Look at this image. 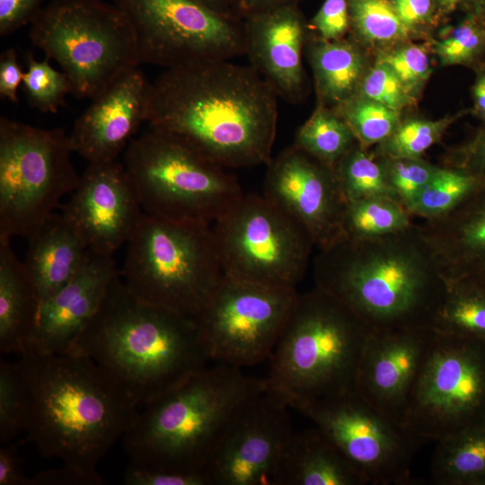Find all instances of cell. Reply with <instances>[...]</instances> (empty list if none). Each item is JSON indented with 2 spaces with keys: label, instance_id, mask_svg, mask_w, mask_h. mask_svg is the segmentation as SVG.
<instances>
[{
  "label": "cell",
  "instance_id": "f6af8a7d",
  "mask_svg": "<svg viewBox=\"0 0 485 485\" xmlns=\"http://www.w3.org/2000/svg\"><path fill=\"white\" fill-rule=\"evenodd\" d=\"M401 21L417 36L444 18L437 0H389Z\"/></svg>",
  "mask_w": 485,
  "mask_h": 485
},
{
  "label": "cell",
  "instance_id": "52a82bcc",
  "mask_svg": "<svg viewBox=\"0 0 485 485\" xmlns=\"http://www.w3.org/2000/svg\"><path fill=\"white\" fill-rule=\"evenodd\" d=\"M119 276L138 298L197 318L224 278L212 225L144 213Z\"/></svg>",
  "mask_w": 485,
  "mask_h": 485
},
{
  "label": "cell",
  "instance_id": "d6a6232c",
  "mask_svg": "<svg viewBox=\"0 0 485 485\" xmlns=\"http://www.w3.org/2000/svg\"><path fill=\"white\" fill-rule=\"evenodd\" d=\"M432 328L437 332L485 342V289L464 283H448Z\"/></svg>",
  "mask_w": 485,
  "mask_h": 485
},
{
  "label": "cell",
  "instance_id": "d590c367",
  "mask_svg": "<svg viewBox=\"0 0 485 485\" xmlns=\"http://www.w3.org/2000/svg\"><path fill=\"white\" fill-rule=\"evenodd\" d=\"M335 110L344 119L358 144L366 149L387 139L401 122V111L356 95Z\"/></svg>",
  "mask_w": 485,
  "mask_h": 485
},
{
  "label": "cell",
  "instance_id": "db71d44e",
  "mask_svg": "<svg viewBox=\"0 0 485 485\" xmlns=\"http://www.w3.org/2000/svg\"><path fill=\"white\" fill-rule=\"evenodd\" d=\"M205 8L230 19L242 20L238 0H191Z\"/></svg>",
  "mask_w": 485,
  "mask_h": 485
},
{
  "label": "cell",
  "instance_id": "83f0119b",
  "mask_svg": "<svg viewBox=\"0 0 485 485\" xmlns=\"http://www.w3.org/2000/svg\"><path fill=\"white\" fill-rule=\"evenodd\" d=\"M431 480L437 485H485V421L436 440Z\"/></svg>",
  "mask_w": 485,
  "mask_h": 485
},
{
  "label": "cell",
  "instance_id": "f546056e",
  "mask_svg": "<svg viewBox=\"0 0 485 485\" xmlns=\"http://www.w3.org/2000/svg\"><path fill=\"white\" fill-rule=\"evenodd\" d=\"M357 143L349 126L334 109L318 104L297 130L293 145L335 168Z\"/></svg>",
  "mask_w": 485,
  "mask_h": 485
},
{
  "label": "cell",
  "instance_id": "f35d334b",
  "mask_svg": "<svg viewBox=\"0 0 485 485\" xmlns=\"http://www.w3.org/2000/svg\"><path fill=\"white\" fill-rule=\"evenodd\" d=\"M28 397L17 363L0 361V442H11L25 431Z\"/></svg>",
  "mask_w": 485,
  "mask_h": 485
},
{
  "label": "cell",
  "instance_id": "ffe728a7",
  "mask_svg": "<svg viewBox=\"0 0 485 485\" xmlns=\"http://www.w3.org/2000/svg\"><path fill=\"white\" fill-rule=\"evenodd\" d=\"M152 83L132 67L101 93L75 122L69 136L74 153L88 161H115L147 122Z\"/></svg>",
  "mask_w": 485,
  "mask_h": 485
},
{
  "label": "cell",
  "instance_id": "e575fe53",
  "mask_svg": "<svg viewBox=\"0 0 485 485\" xmlns=\"http://www.w3.org/2000/svg\"><path fill=\"white\" fill-rule=\"evenodd\" d=\"M472 110L432 120L407 119L401 120L394 132L375 146V154L390 158H422L423 154L438 143L446 130L463 115Z\"/></svg>",
  "mask_w": 485,
  "mask_h": 485
},
{
  "label": "cell",
  "instance_id": "11a10c76",
  "mask_svg": "<svg viewBox=\"0 0 485 485\" xmlns=\"http://www.w3.org/2000/svg\"><path fill=\"white\" fill-rule=\"evenodd\" d=\"M463 7L485 26V0H466Z\"/></svg>",
  "mask_w": 485,
  "mask_h": 485
},
{
  "label": "cell",
  "instance_id": "f907efd6",
  "mask_svg": "<svg viewBox=\"0 0 485 485\" xmlns=\"http://www.w3.org/2000/svg\"><path fill=\"white\" fill-rule=\"evenodd\" d=\"M22 442H9L0 447V485H30L31 478L22 470L19 446Z\"/></svg>",
  "mask_w": 485,
  "mask_h": 485
},
{
  "label": "cell",
  "instance_id": "30bf717a",
  "mask_svg": "<svg viewBox=\"0 0 485 485\" xmlns=\"http://www.w3.org/2000/svg\"><path fill=\"white\" fill-rule=\"evenodd\" d=\"M69 136L2 117L0 237L28 239L76 188Z\"/></svg>",
  "mask_w": 485,
  "mask_h": 485
},
{
  "label": "cell",
  "instance_id": "8fae6325",
  "mask_svg": "<svg viewBox=\"0 0 485 485\" xmlns=\"http://www.w3.org/2000/svg\"><path fill=\"white\" fill-rule=\"evenodd\" d=\"M212 227L225 276L294 288L304 278L313 242L263 195H244Z\"/></svg>",
  "mask_w": 485,
  "mask_h": 485
},
{
  "label": "cell",
  "instance_id": "603a6c76",
  "mask_svg": "<svg viewBox=\"0 0 485 485\" xmlns=\"http://www.w3.org/2000/svg\"><path fill=\"white\" fill-rule=\"evenodd\" d=\"M419 225L447 284L485 289V183L453 212Z\"/></svg>",
  "mask_w": 485,
  "mask_h": 485
},
{
  "label": "cell",
  "instance_id": "7c38bea8",
  "mask_svg": "<svg viewBox=\"0 0 485 485\" xmlns=\"http://www.w3.org/2000/svg\"><path fill=\"white\" fill-rule=\"evenodd\" d=\"M483 421L485 342L436 331L405 428L419 439L436 441Z\"/></svg>",
  "mask_w": 485,
  "mask_h": 485
},
{
  "label": "cell",
  "instance_id": "60d3db41",
  "mask_svg": "<svg viewBox=\"0 0 485 485\" xmlns=\"http://www.w3.org/2000/svg\"><path fill=\"white\" fill-rule=\"evenodd\" d=\"M395 198L405 207L433 178L439 166L422 158L377 156Z\"/></svg>",
  "mask_w": 485,
  "mask_h": 485
},
{
  "label": "cell",
  "instance_id": "44dd1931",
  "mask_svg": "<svg viewBox=\"0 0 485 485\" xmlns=\"http://www.w3.org/2000/svg\"><path fill=\"white\" fill-rule=\"evenodd\" d=\"M119 276L113 255L89 249L77 272L40 303L26 352L57 354L69 351L99 311Z\"/></svg>",
  "mask_w": 485,
  "mask_h": 485
},
{
  "label": "cell",
  "instance_id": "1f68e13d",
  "mask_svg": "<svg viewBox=\"0 0 485 485\" xmlns=\"http://www.w3.org/2000/svg\"><path fill=\"white\" fill-rule=\"evenodd\" d=\"M399 201L387 197L348 201L341 223V234L348 239H371L406 230L414 223Z\"/></svg>",
  "mask_w": 485,
  "mask_h": 485
},
{
  "label": "cell",
  "instance_id": "ba28073f",
  "mask_svg": "<svg viewBox=\"0 0 485 485\" xmlns=\"http://www.w3.org/2000/svg\"><path fill=\"white\" fill-rule=\"evenodd\" d=\"M122 163L153 216L213 225L244 196L226 169L150 125L127 146Z\"/></svg>",
  "mask_w": 485,
  "mask_h": 485
},
{
  "label": "cell",
  "instance_id": "f5cc1de1",
  "mask_svg": "<svg viewBox=\"0 0 485 485\" xmlns=\"http://www.w3.org/2000/svg\"><path fill=\"white\" fill-rule=\"evenodd\" d=\"M303 0H238L241 18L269 9L289 5L299 4Z\"/></svg>",
  "mask_w": 485,
  "mask_h": 485
},
{
  "label": "cell",
  "instance_id": "bcb514c9",
  "mask_svg": "<svg viewBox=\"0 0 485 485\" xmlns=\"http://www.w3.org/2000/svg\"><path fill=\"white\" fill-rule=\"evenodd\" d=\"M446 164L485 177V125L468 142L450 152Z\"/></svg>",
  "mask_w": 485,
  "mask_h": 485
},
{
  "label": "cell",
  "instance_id": "681fc988",
  "mask_svg": "<svg viewBox=\"0 0 485 485\" xmlns=\"http://www.w3.org/2000/svg\"><path fill=\"white\" fill-rule=\"evenodd\" d=\"M24 72L18 62L13 48L2 53L0 57V96L12 102H18L17 91L22 84Z\"/></svg>",
  "mask_w": 485,
  "mask_h": 485
},
{
  "label": "cell",
  "instance_id": "e0dca14e",
  "mask_svg": "<svg viewBox=\"0 0 485 485\" xmlns=\"http://www.w3.org/2000/svg\"><path fill=\"white\" fill-rule=\"evenodd\" d=\"M267 166L262 195L301 225L317 250L341 238L347 199L335 168L293 144Z\"/></svg>",
  "mask_w": 485,
  "mask_h": 485
},
{
  "label": "cell",
  "instance_id": "4316f807",
  "mask_svg": "<svg viewBox=\"0 0 485 485\" xmlns=\"http://www.w3.org/2000/svg\"><path fill=\"white\" fill-rule=\"evenodd\" d=\"M11 240L0 237V352L28 350L40 301Z\"/></svg>",
  "mask_w": 485,
  "mask_h": 485
},
{
  "label": "cell",
  "instance_id": "7bdbcfd3",
  "mask_svg": "<svg viewBox=\"0 0 485 485\" xmlns=\"http://www.w3.org/2000/svg\"><path fill=\"white\" fill-rule=\"evenodd\" d=\"M122 483L126 485H212L206 471H178L130 463Z\"/></svg>",
  "mask_w": 485,
  "mask_h": 485
},
{
  "label": "cell",
  "instance_id": "4dcf8cb0",
  "mask_svg": "<svg viewBox=\"0 0 485 485\" xmlns=\"http://www.w3.org/2000/svg\"><path fill=\"white\" fill-rule=\"evenodd\" d=\"M349 33L363 48L380 51L417 35L401 21L389 0H348Z\"/></svg>",
  "mask_w": 485,
  "mask_h": 485
},
{
  "label": "cell",
  "instance_id": "2e32d148",
  "mask_svg": "<svg viewBox=\"0 0 485 485\" xmlns=\"http://www.w3.org/2000/svg\"><path fill=\"white\" fill-rule=\"evenodd\" d=\"M288 409L268 387L251 397L208 463L212 485H273L276 467L295 432Z\"/></svg>",
  "mask_w": 485,
  "mask_h": 485
},
{
  "label": "cell",
  "instance_id": "f1b7e54d",
  "mask_svg": "<svg viewBox=\"0 0 485 485\" xmlns=\"http://www.w3.org/2000/svg\"><path fill=\"white\" fill-rule=\"evenodd\" d=\"M485 183V177L464 168L446 164L440 167L407 205L411 216L423 220L439 218L455 210Z\"/></svg>",
  "mask_w": 485,
  "mask_h": 485
},
{
  "label": "cell",
  "instance_id": "6da1fadb",
  "mask_svg": "<svg viewBox=\"0 0 485 485\" xmlns=\"http://www.w3.org/2000/svg\"><path fill=\"white\" fill-rule=\"evenodd\" d=\"M278 98L251 66L218 60L166 69L152 83L147 122L225 169L267 165Z\"/></svg>",
  "mask_w": 485,
  "mask_h": 485
},
{
  "label": "cell",
  "instance_id": "ee69618b",
  "mask_svg": "<svg viewBox=\"0 0 485 485\" xmlns=\"http://www.w3.org/2000/svg\"><path fill=\"white\" fill-rule=\"evenodd\" d=\"M308 26L310 31L321 39H344L349 32L348 0H324Z\"/></svg>",
  "mask_w": 485,
  "mask_h": 485
},
{
  "label": "cell",
  "instance_id": "7a4b0ae2",
  "mask_svg": "<svg viewBox=\"0 0 485 485\" xmlns=\"http://www.w3.org/2000/svg\"><path fill=\"white\" fill-rule=\"evenodd\" d=\"M17 363L28 397L26 439L44 458L97 471L139 407L92 358L68 351L26 352Z\"/></svg>",
  "mask_w": 485,
  "mask_h": 485
},
{
  "label": "cell",
  "instance_id": "74e56055",
  "mask_svg": "<svg viewBox=\"0 0 485 485\" xmlns=\"http://www.w3.org/2000/svg\"><path fill=\"white\" fill-rule=\"evenodd\" d=\"M48 59L40 61L28 53L22 85L31 106L41 112L55 113L72 89L66 75L53 68Z\"/></svg>",
  "mask_w": 485,
  "mask_h": 485
},
{
  "label": "cell",
  "instance_id": "b9f144b4",
  "mask_svg": "<svg viewBox=\"0 0 485 485\" xmlns=\"http://www.w3.org/2000/svg\"><path fill=\"white\" fill-rule=\"evenodd\" d=\"M357 95L398 111L416 103V98L406 91L391 67L379 58L369 66Z\"/></svg>",
  "mask_w": 485,
  "mask_h": 485
},
{
  "label": "cell",
  "instance_id": "9f6ffc18",
  "mask_svg": "<svg viewBox=\"0 0 485 485\" xmlns=\"http://www.w3.org/2000/svg\"><path fill=\"white\" fill-rule=\"evenodd\" d=\"M466 0H437L443 16L454 12L460 6H463Z\"/></svg>",
  "mask_w": 485,
  "mask_h": 485
},
{
  "label": "cell",
  "instance_id": "d6986e66",
  "mask_svg": "<svg viewBox=\"0 0 485 485\" xmlns=\"http://www.w3.org/2000/svg\"><path fill=\"white\" fill-rule=\"evenodd\" d=\"M62 214L94 251L113 255L127 244L144 211L122 163H89Z\"/></svg>",
  "mask_w": 485,
  "mask_h": 485
},
{
  "label": "cell",
  "instance_id": "816d5d0a",
  "mask_svg": "<svg viewBox=\"0 0 485 485\" xmlns=\"http://www.w3.org/2000/svg\"><path fill=\"white\" fill-rule=\"evenodd\" d=\"M476 76L472 87L473 108L472 111L485 125V63L475 69Z\"/></svg>",
  "mask_w": 485,
  "mask_h": 485
},
{
  "label": "cell",
  "instance_id": "c3c4849f",
  "mask_svg": "<svg viewBox=\"0 0 485 485\" xmlns=\"http://www.w3.org/2000/svg\"><path fill=\"white\" fill-rule=\"evenodd\" d=\"M102 480L97 471H88L64 464L46 470L31 478L30 485H100Z\"/></svg>",
  "mask_w": 485,
  "mask_h": 485
},
{
  "label": "cell",
  "instance_id": "4fadbf2b",
  "mask_svg": "<svg viewBox=\"0 0 485 485\" xmlns=\"http://www.w3.org/2000/svg\"><path fill=\"white\" fill-rule=\"evenodd\" d=\"M134 28L139 65L173 69L245 55L242 20L191 0H115Z\"/></svg>",
  "mask_w": 485,
  "mask_h": 485
},
{
  "label": "cell",
  "instance_id": "836d02e7",
  "mask_svg": "<svg viewBox=\"0 0 485 485\" xmlns=\"http://www.w3.org/2000/svg\"><path fill=\"white\" fill-rule=\"evenodd\" d=\"M335 172L347 202L375 197L397 200L380 159L358 143L338 163Z\"/></svg>",
  "mask_w": 485,
  "mask_h": 485
},
{
  "label": "cell",
  "instance_id": "9c48e42d",
  "mask_svg": "<svg viewBox=\"0 0 485 485\" xmlns=\"http://www.w3.org/2000/svg\"><path fill=\"white\" fill-rule=\"evenodd\" d=\"M31 23V42L60 66L78 98L93 99L139 66L134 28L116 4L54 0Z\"/></svg>",
  "mask_w": 485,
  "mask_h": 485
},
{
  "label": "cell",
  "instance_id": "7402d4cb",
  "mask_svg": "<svg viewBox=\"0 0 485 485\" xmlns=\"http://www.w3.org/2000/svg\"><path fill=\"white\" fill-rule=\"evenodd\" d=\"M245 55L278 97L302 101L308 93L303 52L308 22L299 4L284 5L242 18Z\"/></svg>",
  "mask_w": 485,
  "mask_h": 485
},
{
  "label": "cell",
  "instance_id": "5b68a950",
  "mask_svg": "<svg viewBox=\"0 0 485 485\" xmlns=\"http://www.w3.org/2000/svg\"><path fill=\"white\" fill-rule=\"evenodd\" d=\"M266 388V378L242 368L207 366L141 407L122 437L125 452L139 465L207 472L239 410Z\"/></svg>",
  "mask_w": 485,
  "mask_h": 485
},
{
  "label": "cell",
  "instance_id": "8992f818",
  "mask_svg": "<svg viewBox=\"0 0 485 485\" xmlns=\"http://www.w3.org/2000/svg\"><path fill=\"white\" fill-rule=\"evenodd\" d=\"M372 328L327 292L299 294L269 357L268 389L285 401L356 391L360 357Z\"/></svg>",
  "mask_w": 485,
  "mask_h": 485
},
{
  "label": "cell",
  "instance_id": "484cf974",
  "mask_svg": "<svg viewBox=\"0 0 485 485\" xmlns=\"http://www.w3.org/2000/svg\"><path fill=\"white\" fill-rule=\"evenodd\" d=\"M304 49L318 104L335 110L357 94L370 66L365 48L352 39L327 40L309 31Z\"/></svg>",
  "mask_w": 485,
  "mask_h": 485
},
{
  "label": "cell",
  "instance_id": "3957f363",
  "mask_svg": "<svg viewBox=\"0 0 485 485\" xmlns=\"http://www.w3.org/2000/svg\"><path fill=\"white\" fill-rule=\"evenodd\" d=\"M313 277L375 330L432 327L447 290L415 224L377 238H340L318 250Z\"/></svg>",
  "mask_w": 485,
  "mask_h": 485
},
{
  "label": "cell",
  "instance_id": "277c9868",
  "mask_svg": "<svg viewBox=\"0 0 485 485\" xmlns=\"http://www.w3.org/2000/svg\"><path fill=\"white\" fill-rule=\"evenodd\" d=\"M69 351L95 361L139 408L210 360L195 318L141 300L120 276Z\"/></svg>",
  "mask_w": 485,
  "mask_h": 485
},
{
  "label": "cell",
  "instance_id": "ac0fdd59",
  "mask_svg": "<svg viewBox=\"0 0 485 485\" xmlns=\"http://www.w3.org/2000/svg\"><path fill=\"white\" fill-rule=\"evenodd\" d=\"M435 334L432 327L372 329L365 343L356 392L374 409L403 428Z\"/></svg>",
  "mask_w": 485,
  "mask_h": 485
},
{
  "label": "cell",
  "instance_id": "8d00e7d4",
  "mask_svg": "<svg viewBox=\"0 0 485 485\" xmlns=\"http://www.w3.org/2000/svg\"><path fill=\"white\" fill-rule=\"evenodd\" d=\"M434 52L442 66H467L475 69L483 65L485 57V26L471 13L445 35L435 41Z\"/></svg>",
  "mask_w": 485,
  "mask_h": 485
},
{
  "label": "cell",
  "instance_id": "5bb4252c",
  "mask_svg": "<svg viewBox=\"0 0 485 485\" xmlns=\"http://www.w3.org/2000/svg\"><path fill=\"white\" fill-rule=\"evenodd\" d=\"M298 295L294 287L224 275L195 318L209 359L242 368L269 358Z\"/></svg>",
  "mask_w": 485,
  "mask_h": 485
},
{
  "label": "cell",
  "instance_id": "d4e9b609",
  "mask_svg": "<svg viewBox=\"0 0 485 485\" xmlns=\"http://www.w3.org/2000/svg\"><path fill=\"white\" fill-rule=\"evenodd\" d=\"M364 476L318 428L294 432L273 485H365Z\"/></svg>",
  "mask_w": 485,
  "mask_h": 485
},
{
  "label": "cell",
  "instance_id": "cb8c5ba5",
  "mask_svg": "<svg viewBox=\"0 0 485 485\" xmlns=\"http://www.w3.org/2000/svg\"><path fill=\"white\" fill-rule=\"evenodd\" d=\"M27 240L22 262L40 303L77 272L89 248L63 214L53 213Z\"/></svg>",
  "mask_w": 485,
  "mask_h": 485
},
{
  "label": "cell",
  "instance_id": "9a60e30c",
  "mask_svg": "<svg viewBox=\"0 0 485 485\" xmlns=\"http://www.w3.org/2000/svg\"><path fill=\"white\" fill-rule=\"evenodd\" d=\"M286 403L311 419L368 484L403 485L419 438L369 405L356 391Z\"/></svg>",
  "mask_w": 485,
  "mask_h": 485
},
{
  "label": "cell",
  "instance_id": "7dc6e473",
  "mask_svg": "<svg viewBox=\"0 0 485 485\" xmlns=\"http://www.w3.org/2000/svg\"><path fill=\"white\" fill-rule=\"evenodd\" d=\"M42 0H0V34L9 35L31 22Z\"/></svg>",
  "mask_w": 485,
  "mask_h": 485
},
{
  "label": "cell",
  "instance_id": "ab89813d",
  "mask_svg": "<svg viewBox=\"0 0 485 485\" xmlns=\"http://www.w3.org/2000/svg\"><path fill=\"white\" fill-rule=\"evenodd\" d=\"M377 58L391 67L414 98L418 97L431 75L428 51L423 44L405 41L380 51Z\"/></svg>",
  "mask_w": 485,
  "mask_h": 485
}]
</instances>
